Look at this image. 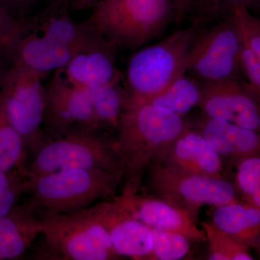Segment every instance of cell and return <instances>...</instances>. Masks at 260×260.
Masks as SVG:
<instances>
[{
    "instance_id": "603a6c76",
    "label": "cell",
    "mask_w": 260,
    "mask_h": 260,
    "mask_svg": "<svg viewBox=\"0 0 260 260\" xmlns=\"http://www.w3.org/2000/svg\"><path fill=\"white\" fill-rule=\"evenodd\" d=\"M27 153L21 137L10 120L4 99L0 94V171H17L28 178V168L25 162Z\"/></svg>"
},
{
    "instance_id": "f1b7e54d",
    "label": "cell",
    "mask_w": 260,
    "mask_h": 260,
    "mask_svg": "<svg viewBox=\"0 0 260 260\" xmlns=\"http://www.w3.org/2000/svg\"><path fill=\"white\" fill-rule=\"evenodd\" d=\"M244 6L233 10L232 16L242 45L249 48L260 56V22Z\"/></svg>"
},
{
    "instance_id": "7a4b0ae2",
    "label": "cell",
    "mask_w": 260,
    "mask_h": 260,
    "mask_svg": "<svg viewBox=\"0 0 260 260\" xmlns=\"http://www.w3.org/2000/svg\"><path fill=\"white\" fill-rule=\"evenodd\" d=\"M121 177L100 169H73L29 178L27 203L39 216L75 213L116 196Z\"/></svg>"
},
{
    "instance_id": "8992f818",
    "label": "cell",
    "mask_w": 260,
    "mask_h": 260,
    "mask_svg": "<svg viewBox=\"0 0 260 260\" xmlns=\"http://www.w3.org/2000/svg\"><path fill=\"white\" fill-rule=\"evenodd\" d=\"M44 237L41 254L47 259L107 260L119 256L110 236L89 208L39 216Z\"/></svg>"
},
{
    "instance_id": "4316f807",
    "label": "cell",
    "mask_w": 260,
    "mask_h": 260,
    "mask_svg": "<svg viewBox=\"0 0 260 260\" xmlns=\"http://www.w3.org/2000/svg\"><path fill=\"white\" fill-rule=\"evenodd\" d=\"M259 0H193L190 12L194 20L200 23L219 21L232 14L237 7L254 8Z\"/></svg>"
},
{
    "instance_id": "d6986e66",
    "label": "cell",
    "mask_w": 260,
    "mask_h": 260,
    "mask_svg": "<svg viewBox=\"0 0 260 260\" xmlns=\"http://www.w3.org/2000/svg\"><path fill=\"white\" fill-rule=\"evenodd\" d=\"M200 133L220 155L239 160L259 155V135L254 130L206 117L200 123Z\"/></svg>"
},
{
    "instance_id": "5b68a950",
    "label": "cell",
    "mask_w": 260,
    "mask_h": 260,
    "mask_svg": "<svg viewBox=\"0 0 260 260\" xmlns=\"http://www.w3.org/2000/svg\"><path fill=\"white\" fill-rule=\"evenodd\" d=\"M73 169H100L124 175L114 141L104 139L97 132L75 126L44 139L34 154L28 179Z\"/></svg>"
},
{
    "instance_id": "52a82bcc",
    "label": "cell",
    "mask_w": 260,
    "mask_h": 260,
    "mask_svg": "<svg viewBox=\"0 0 260 260\" xmlns=\"http://www.w3.org/2000/svg\"><path fill=\"white\" fill-rule=\"evenodd\" d=\"M47 74L13 63L5 71L0 94L4 99L12 124L21 137L27 153L34 155L44 140L42 124L45 111Z\"/></svg>"
},
{
    "instance_id": "484cf974",
    "label": "cell",
    "mask_w": 260,
    "mask_h": 260,
    "mask_svg": "<svg viewBox=\"0 0 260 260\" xmlns=\"http://www.w3.org/2000/svg\"><path fill=\"white\" fill-rule=\"evenodd\" d=\"M237 188L246 203L260 210V158L259 155L239 159Z\"/></svg>"
},
{
    "instance_id": "4fadbf2b",
    "label": "cell",
    "mask_w": 260,
    "mask_h": 260,
    "mask_svg": "<svg viewBox=\"0 0 260 260\" xmlns=\"http://www.w3.org/2000/svg\"><path fill=\"white\" fill-rule=\"evenodd\" d=\"M88 208L94 218L107 229L119 256L145 259L151 249V229L126 213L114 198Z\"/></svg>"
},
{
    "instance_id": "9a60e30c",
    "label": "cell",
    "mask_w": 260,
    "mask_h": 260,
    "mask_svg": "<svg viewBox=\"0 0 260 260\" xmlns=\"http://www.w3.org/2000/svg\"><path fill=\"white\" fill-rule=\"evenodd\" d=\"M68 11L46 8L40 16H37V28L42 30L43 37L82 52L113 46L86 21H73Z\"/></svg>"
},
{
    "instance_id": "4dcf8cb0",
    "label": "cell",
    "mask_w": 260,
    "mask_h": 260,
    "mask_svg": "<svg viewBox=\"0 0 260 260\" xmlns=\"http://www.w3.org/2000/svg\"><path fill=\"white\" fill-rule=\"evenodd\" d=\"M8 4L7 10L17 18H28L30 9L36 0H5Z\"/></svg>"
},
{
    "instance_id": "2e32d148",
    "label": "cell",
    "mask_w": 260,
    "mask_h": 260,
    "mask_svg": "<svg viewBox=\"0 0 260 260\" xmlns=\"http://www.w3.org/2000/svg\"><path fill=\"white\" fill-rule=\"evenodd\" d=\"M116 51L109 46L80 53L61 68L62 74L71 85L83 90L107 85L121 76L116 68Z\"/></svg>"
},
{
    "instance_id": "7402d4cb",
    "label": "cell",
    "mask_w": 260,
    "mask_h": 260,
    "mask_svg": "<svg viewBox=\"0 0 260 260\" xmlns=\"http://www.w3.org/2000/svg\"><path fill=\"white\" fill-rule=\"evenodd\" d=\"M121 77L107 85L89 90L98 129L117 128L125 105L126 90L120 85Z\"/></svg>"
},
{
    "instance_id": "ba28073f",
    "label": "cell",
    "mask_w": 260,
    "mask_h": 260,
    "mask_svg": "<svg viewBox=\"0 0 260 260\" xmlns=\"http://www.w3.org/2000/svg\"><path fill=\"white\" fill-rule=\"evenodd\" d=\"M241 44L232 15L198 32L191 44L187 70L200 82L239 80Z\"/></svg>"
},
{
    "instance_id": "d4e9b609",
    "label": "cell",
    "mask_w": 260,
    "mask_h": 260,
    "mask_svg": "<svg viewBox=\"0 0 260 260\" xmlns=\"http://www.w3.org/2000/svg\"><path fill=\"white\" fill-rule=\"evenodd\" d=\"M37 16L17 18L0 5V52L8 57L18 42L37 26Z\"/></svg>"
},
{
    "instance_id": "cb8c5ba5",
    "label": "cell",
    "mask_w": 260,
    "mask_h": 260,
    "mask_svg": "<svg viewBox=\"0 0 260 260\" xmlns=\"http://www.w3.org/2000/svg\"><path fill=\"white\" fill-rule=\"evenodd\" d=\"M209 242L210 260H252L249 246L234 239L213 223H202Z\"/></svg>"
},
{
    "instance_id": "836d02e7",
    "label": "cell",
    "mask_w": 260,
    "mask_h": 260,
    "mask_svg": "<svg viewBox=\"0 0 260 260\" xmlns=\"http://www.w3.org/2000/svg\"><path fill=\"white\" fill-rule=\"evenodd\" d=\"M98 0H71L70 9L72 11H80L92 8Z\"/></svg>"
},
{
    "instance_id": "8d00e7d4",
    "label": "cell",
    "mask_w": 260,
    "mask_h": 260,
    "mask_svg": "<svg viewBox=\"0 0 260 260\" xmlns=\"http://www.w3.org/2000/svg\"></svg>"
},
{
    "instance_id": "277c9868",
    "label": "cell",
    "mask_w": 260,
    "mask_h": 260,
    "mask_svg": "<svg viewBox=\"0 0 260 260\" xmlns=\"http://www.w3.org/2000/svg\"><path fill=\"white\" fill-rule=\"evenodd\" d=\"M202 25L173 32L161 42L143 48L130 58L125 88L133 100H145L167 89L187 70L189 50Z\"/></svg>"
},
{
    "instance_id": "1f68e13d",
    "label": "cell",
    "mask_w": 260,
    "mask_h": 260,
    "mask_svg": "<svg viewBox=\"0 0 260 260\" xmlns=\"http://www.w3.org/2000/svg\"><path fill=\"white\" fill-rule=\"evenodd\" d=\"M23 178H27L22 176L17 171L5 172L0 171V194L8 190L10 187L16 184Z\"/></svg>"
},
{
    "instance_id": "30bf717a",
    "label": "cell",
    "mask_w": 260,
    "mask_h": 260,
    "mask_svg": "<svg viewBox=\"0 0 260 260\" xmlns=\"http://www.w3.org/2000/svg\"><path fill=\"white\" fill-rule=\"evenodd\" d=\"M45 87V111L44 123L49 137L81 126L99 131L89 90L73 86L66 80L60 69L55 70Z\"/></svg>"
},
{
    "instance_id": "5bb4252c",
    "label": "cell",
    "mask_w": 260,
    "mask_h": 260,
    "mask_svg": "<svg viewBox=\"0 0 260 260\" xmlns=\"http://www.w3.org/2000/svg\"><path fill=\"white\" fill-rule=\"evenodd\" d=\"M160 162L173 172L222 178L223 168L220 155L210 147L200 132L188 127L173 143Z\"/></svg>"
},
{
    "instance_id": "e0dca14e",
    "label": "cell",
    "mask_w": 260,
    "mask_h": 260,
    "mask_svg": "<svg viewBox=\"0 0 260 260\" xmlns=\"http://www.w3.org/2000/svg\"><path fill=\"white\" fill-rule=\"evenodd\" d=\"M82 53L75 48L65 47L42 35L34 29L18 42L8 59L30 69L47 74L48 72L64 68L69 61Z\"/></svg>"
},
{
    "instance_id": "9c48e42d",
    "label": "cell",
    "mask_w": 260,
    "mask_h": 260,
    "mask_svg": "<svg viewBox=\"0 0 260 260\" xmlns=\"http://www.w3.org/2000/svg\"><path fill=\"white\" fill-rule=\"evenodd\" d=\"M150 182L159 198L193 218L204 205L219 207L237 202L234 186L223 178L173 172L160 161L150 166Z\"/></svg>"
},
{
    "instance_id": "7c38bea8",
    "label": "cell",
    "mask_w": 260,
    "mask_h": 260,
    "mask_svg": "<svg viewBox=\"0 0 260 260\" xmlns=\"http://www.w3.org/2000/svg\"><path fill=\"white\" fill-rule=\"evenodd\" d=\"M114 200L126 213L151 230L180 234L189 240L207 241L203 229H200L189 213L161 198L133 194L114 197Z\"/></svg>"
},
{
    "instance_id": "e575fe53",
    "label": "cell",
    "mask_w": 260,
    "mask_h": 260,
    "mask_svg": "<svg viewBox=\"0 0 260 260\" xmlns=\"http://www.w3.org/2000/svg\"><path fill=\"white\" fill-rule=\"evenodd\" d=\"M71 0H49V6L57 8H69Z\"/></svg>"
},
{
    "instance_id": "3957f363",
    "label": "cell",
    "mask_w": 260,
    "mask_h": 260,
    "mask_svg": "<svg viewBox=\"0 0 260 260\" xmlns=\"http://www.w3.org/2000/svg\"><path fill=\"white\" fill-rule=\"evenodd\" d=\"M85 21L117 49L142 47L175 20L173 0H98Z\"/></svg>"
},
{
    "instance_id": "8fae6325",
    "label": "cell",
    "mask_w": 260,
    "mask_h": 260,
    "mask_svg": "<svg viewBox=\"0 0 260 260\" xmlns=\"http://www.w3.org/2000/svg\"><path fill=\"white\" fill-rule=\"evenodd\" d=\"M200 83L201 96L198 105L207 117L259 131V107L245 84L235 80Z\"/></svg>"
},
{
    "instance_id": "6da1fadb",
    "label": "cell",
    "mask_w": 260,
    "mask_h": 260,
    "mask_svg": "<svg viewBox=\"0 0 260 260\" xmlns=\"http://www.w3.org/2000/svg\"><path fill=\"white\" fill-rule=\"evenodd\" d=\"M188 127L181 116L126 96L114 149L122 162L126 182L121 196L136 194L145 169L161 161L168 150Z\"/></svg>"
},
{
    "instance_id": "d590c367",
    "label": "cell",
    "mask_w": 260,
    "mask_h": 260,
    "mask_svg": "<svg viewBox=\"0 0 260 260\" xmlns=\"http://www.w3.org/2000/svg\"><path fill=\"white\" fill-rule=\"evenodd\" d=\"M5 56L4 54L0 52V85H1L2 80H3L5 71L7 70L5 67L4 61H3V57H5Z\"/></svg>"
},
{
    "instance_id": "ffe728a7",
    "label": "cell",
    "mask_w": 260,
    "mask_h": 260,
    "mask_svg": "<svg viewBox=\"0 0 260 260\" xmlns=\"http://www.w3.org/2000/svg\"><path fill=\"white\" fill-rule=\"evenodd\" d=\"M213 223L249 247H259L260 210L237 202L216 207Z\"/></svg>"
},
{
    "instance_id": "83f0119b",
    "label": "cell",
    "mask_w": 260,
    "mask_h": 260,
    "mask_svg": "<svg viewBox=\"0 0 260 260\" xmlns=\"http://www.w3.org/2000/svg\"><path fill=\"white\" fill-rule=\"evenodd\" d=\"M151 249L145 259L178 260L186 255L189 239L180 234L151 230Z\"/></svg>"
},
{
    "instance_id": "ac0fdd59",
    "label": "cell",
    "mask_w": 260,
    "mask_h": 260,
    "mask_svg": "<svg viewBox=\"0 0 260 260\" xmlns=\"http://www.w3.org/2000/svg\"><path fill=\"white\" fill-rule=\"evenodd\" d=\"M40 218L28 203L15 205L0 218V260L23 255L42 233Z\"/></svg>"
},
{
    "instance_id": "44dd1931",
    "label": "cell",
    "mask_w": 260,
    "mask_h": 260,
    "mask_svg": "<svg viewBox=\"0 0 260 260\" xmlns=\"http://www.w3.org/2000/svg\"><path fill=\"white\" fill-rule=\"evenodd\" d=\"M200 96L201 87L199 80L184 75L160 93L148 99L133 100L127 95L133 102L152 104L181 116L199 104Z\"/></svg>"
},
{
    "instance_id": "f546056e",
    "label": "cell",
    "mask_w": 260,
    "mask_h": 260,
    "mask_svg": "<svg viewBox=\"0 0 260 260\" xmlns=\"http://www.w3.org/2000/svg\"><path fill=\"white\" fill-rule=\"evenodd\" d=\"M241 64L248 80V83L245 84L246 88L257 99L260 92V56L249 48L242 45Z\"/></svg>"
},
{
    "instance_id": "d6a6232c",
    "label": "cell",
    "mask_w": 260,
    "mask_h": 260,
    "mask_svg": "<svg viewBox=\"0 0 260 260\" xmlns=\"http://www.w3.org/2000/svg\"><path fill=\"white\" fill-rule=\"evenodd\" d=\"M173 2L175 6V21L179 24L190 12L193 0H173Z\"/></svg>"
}]
</instances>
